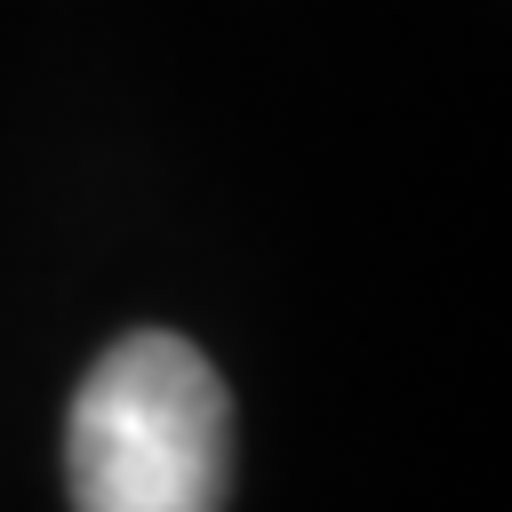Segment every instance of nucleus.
<instances>
[{
  "label": "nucleus",
  "instance_id": "obj_1",
  "mask_svg": "<svg viewBox=\"0 0 512 512\" xmlns=\"http://www.w3.org/2000/svg\"><path fill=\"white\" fill-rule=\"evenodd\" d=\"M72 512H224L232 392L200 344L168 328L120 336L72 392Z\"/></svg>",
  "mask_w": 512,
  "mask_h": 512
}]
</instances>
